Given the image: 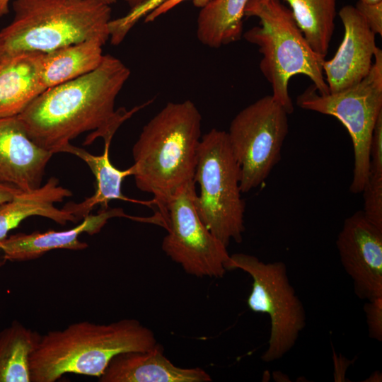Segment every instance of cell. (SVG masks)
I'll use <instances>...</instances> for the list:
<instances>
[{
    "instance_id": "6da1fadb",
    "label": "cell",
    "mask_w": 382,
    "mask_h": 382,
    "mask_svg": "<svg viewBox=\"0 0 382 382\" xmlns=\"http://www.w3.org/2000/svg\"><path fill=\"white\" fill-rule=\"evenodd\" d=\"M130 74L120 59L104 54L95 70L45 90L18 117L30 138L52 154L61 152L86 132L93 131L84 145L98 137H113L125 120L149 103L129 111L115 110L116 98Z\"/></svg>"
},
{
    "instance_id": "7a4b0ae2",
    "label": "cell",
    "mask_w": 382,
    "mask_h": 382,
    "mask_svg": "<svg viewBox=\"0 0 382 382\" xmlns=\"http://www.w3.org/2000/svg\"><path fill=\"white\" fill-rule=\"evenodd\" d=\"M202 115L190 100L168 102L142 128L132 148L137 187L152 194L163 218L175 192L194 180Z\"/></svg>"
},
{
    "instance_id": "3957f363",
    "label": "cell",
    "mask_w": 382,
    "mask_h": 382,
    "mask_svg": "<svg viewBox=\"0 0 382 382\" xmlns=\"http://www.w3.org/2000/svg\"><path fill=\"white\" fill-rule=\"evenodd\" d=\"M157 343L152 330L135 319L74 323L41 335L30 357L31 382H55L66 374L99 378L117 354L145 351Z\"/></svg>"
},
{
    "instance_id": "277c9868",
    "label": "cell",
    "mask_w": 382,
    "mask_h": 382,
    "mask_svg": "<svg viewBox=\"0 0 382 382\" xmlns=\"http://www.w3.org/2000/svg\"><path fill=\"white\" fill-rule=\"evenodd\" d=\"M12 7L13 18L0 31L4 57L110 38V6L96 0H15Z\"/></svg>"
},
{
    "instance_id": "5b68a950",
    "label": "cell",
    "mask_w": 382,
    "mask_h": 382,
    "mask_svg": "<svg viewBox=\"0 0 382 382\" xmlns=\"http://www.w3.org/2000/svg\"><path fill=\"white\" fill-rule=\"evenodd\" d=\"M245 16L260 20V25L243 37L258 47L262 55L260 69L272 87L271 96L289 115L294 111L289 92L293 76L303 74L319 93H329L322 66L325 57L312 50L291 9L281 0H248Z\"/></svg>"
},
{
    "instance_id": "8992f818",
    "label": "cell",
    "mask_w": 382,
    "mask_h": 382,
    "mask_svg": "<svg viewBox=\"0 0 382 382\" xmlns=\"http://www.w3.org/2000/svg\"><path fill=\"white\" fill-rule=\"evenodd\" d=\"M194 180L199 187L194 204L202 223L226 247L231 241L241 243L245 203L226 132L213 128L201 137Z\"/></svg>"
},
{
    "instance_id": "52a82bcc",
    "label": "cell",
    "mask_w": 382,
    "mask_h": 382,
    "mask_svg": "<svg viewBox=\"0 0 382 382\" xmlns=\"http://www.w3.org/2000/svg\"><path fill=\"white\" fill-rule=\"evenodd\" d=\"M297 105L337 118L353 145L354 170L349 191L361 193L366 183L374 129L382 113V50L376 47L371 69L358 83L336 93L320 94L313 85L297 97Z\"/></svg>"
},
{
    "instance_id": "ba28073f",
    "label": "cell",
    "mask_w": 382,
    "mask_h": 382,
    "mask_svg": "<svg viewBox=\"0 0 382 382\" xmlns=\"http://www.w3.org/2000/svg\"><path fill=\"white\" fill-rule=\"evenodd\" d=\"M236 269L253 279L248 308L270 318L268 347L261 359L267 363L279 359L295 345L306 324L304 307L289 282L286 267L282 261L265 263L252 255L234 253L226 270Z\"/></svg>"
},
{
    "instance_id": "9c48e42d",
    "label": "cell",
    "mask_w": 382,
    "mask_h": 382,
    "mask_svg": "<svg viewBox=\"0 0 382 382\" xmlns=\"http://www.w3.org/2000/svg\"><path fill=\"white\" fill-rule=\"evenodd\" d=\"M288 112L270 96L241 110L227 132L240 166V188L248 192L260 185L281 158L289 132Z\"/></svg>"
},
{
    "instance_id": "30bf717a",
    "label": "cell",
    "mask_w": 382,
    "mask_h": 382,
    "mask_svg": "<svg viewBox=\"0 0 382 382\" xmlns=\"http://www.w3.org/2000/svg\"><path fill=\"white\" fill-rule=\"evenodd\" d=\"M195 182L180 187L166 204L168 233L161 248L187 274L197 277L221 278L230 255L226 247L205 226L195 209Z\"/></svg>"
},
{
    "instance_id": "8fae6325",
    "label": "cell",
    "mask_w": 382,
    "mask_h": 382,
    "mask_svg": "<svg viewBox=\"0 0 382 382\" xmlns=\"http://www.w3.org/2000/svg\"><path fill=\"white\" fill-rule=\"evenodd\" d=\"M336 245L356 296L362 300L382 296V229L357 211L344 221Z\"/></svg>"
},
{
    "instance_id": "7c38bea8",
    "label": "cell",
    "mask_w": 382,
    "mask_h": 382,
    "mask_svg": "<svg viewBox=\"0 0 382 382\" xmlns=\"http://www.w3.org/2000/svg\"><path fill=\"white\" fill-rule=\"evenodd\" d=\"M338 15L344 35L335 56L323 62V71L329 93L352 86L369 73L377 46L376 35L354 6L347 5Z\"/></svg>"
},
{
    "instance_id": "4fadbf2b",
    "label": "cell",
    "mask_w": 382,
    "mask_h": 382,
    "mask_svg": "<svg viewBox=\"0 0 382 382\" xmlns=\"http://www.w3.org/2000/svg\"><path fill=\"white\" fill-rule=\"evenodd\" d=\"M52 152L36 144L18 116L0 118V183L21 191L42 185Z\"/></svg>"
},
{
    "instance_id": "5bb4252c",
    "label": "cell",
    "mask_w": 382,
    "mask_h": 382,
    "mask_svg": "<svg viewBox=\"0 0 382 382\" xmlns=\"http://www.w3.org/2000/svg\"><path fill=\"white\" fill-rule=\"evenodd\" d=\"M114 217L141 220V217L126 214L122 208L101 209L96 214H90L82 219L81 224L68 230L11 235L0 241L4 261H28L56 249L84 250L88 245L79 239V236L83 233L89 235L99 233L108 220Z\"/></svg>"
},
{
    "instance_id": "9a60e30c",
    "label": "cell",
    "mask_w": 382,
    "mask_h": 382,
    "mask_svg": "<svg viewBox=\"0 0 382 382\" xmlns=\"http://www.w3.org/2000/svg\"><path fill=\"white\" fill-rule=\"evenodd\" d=\"M100 382H209L210 375L199 367L174 365L158 342L145 351L126 352L115 356Z\"/></svg>"
},
{
    "instance_id": "2e32d148",
    "label": "cell",
    "mask_w": 382,
    "mask_h": 382,
    "mask_svg": "<svg viewBox=\"0 0 382 382\" xmlns=\"http://www.w3.org/2000/svg\"><path fill=\"white\" fill-rule=\"evenodd\" d=\"M43 52L18 53L0 64V118L18 116L42 92Z\"/></svg>"
},
{
    "instance_id": "e0dca14e",
    "label": "cell",
    "mask_w": 382,
    "mask_h": 382,
    "mask_svg": "<svg viewBox=\"0 0 382 382\" xmlns=\"http://www.w3.org/2000/svg\"><path fill=\"white\" fill-rule=\"evenodd\" d=\"M112 137L104 139L105 146L102 155H93L83 148L75 146L71 143L64 147L61 152L73 154L83 160L89 167L96 179V191L94 194L83 201L66 204L63 209L73 214L78 221L89 215L93 208L100 205L102 209L108 208L111 200L120 199L131 202H137L145 205L153 204L149 202L138 201L129 198L122 192V185L124 180L132 175L130 166L126 170H120L111 163L109 157V149Z\"/></svg>"
},
{
    "instance_id": "ac0fdd59",
    "label": "cell",
    "mask_w": 382,
    "mask_h": 382,
    "mask_svg": "<svg viewBox=\"0 0 382 382\" xmlns=\"http://www.w3.org/2000/svg\"><path fill=\"white\" fill-rule=\"evenodd\" d=\"M72 195L70 190L59 185L51 177L44 185L30 191H21L12 199L0 205V241L8 236L10 231L17 228L25 219L40 216L65 225L76 223V218L54 204Z\"/></svg>"
},
{
    "instance_id": "d6986e66",
    "label": "cell",
    "mask_w": 382,
    "mask_h": 382,
    "mask_svg": "<svg viewBox=\"0 0 382 382\" xmlns=\"http://www.w3.org/2000/svg\"><path fill=\"white\" fill-rule=\"evenodd\" d=\"M89 39L42 54L41 82L44 91L95 70L102 62L103 46Z\"/></svg>"
},
{
    "instance_id": "ffe728a7",
    "label": "cell",
    "mask_w": 382,
    "mask_h": 382,
    "mask_svg": "<svg viewBox=\"0 0 382 382\" xmlns=\"http://www.w3.org/2000/svg\"><path fill=\"white\" fill-rule=\"evenodd\" d=\"M248 0H214L200 9L197 37L204 45L217 49L238 41L243 34V17Z\"/></svg>"
},
{
    "instance_id": "44dd1931",
    "label": "cell",
    "mask_w": 382,
    "mask_h": 382,
    "mask_svg": "<svg viewBox=\"0 0 382 382\" xmlns=\"http://www.w3.org/2000/svg\"><path fill=\"white\" fill-rule=\"evenodd\" d=\"M40 338L17 320L0 332V382H31L30 357Z\"/></svg>"
},
{
    "instance_id": "7402d4cb",
    "label": "cell",
    "mask_w": 382,
    "mask_h": 382,
    "mask_svg": "<svg viewBox=\"0 0 382 382\" xmlns=\"http://www.w3.org/2000/svg\"><path fill=\"white\" fill-rule=\"evenodd\" d=\"M312 50L325 57L335 30L337 0H284Z\"/></svg>"
},
{
    "instance_id": "603a6c76",
    "label": "cell",
    "mask_w": 382,
    "mask_h": 382,
    "mask_svg": "<svg viewBox=\"0 0 382 382\" xmlns=\"http://www.w3.org/2000/svg\"><path fill=\"white\" fill-rule=\"evenodd\" d=\"M369 171L362 191L366 219L382 229V140L372 139L370 147Z\"/></svg>"
},
{
    "instance_id": "cb8c5ba5",
    "label": "cell",
    "mask_w": 382,
    "mask_h": 382,
    "mask_svg": "<svg viewBox=\"0 0 382 382\" xmlns=\"http://www.w3.org/2000/svg\"><path fill=\"white\" fill-rule=\"evenodd\" d=\"M168 0H148L129 10L125 16L111 19L109 23L110 41L113 45H120L129 31L142 18Z\"/></svg>"
},
{
    "instance_id": "d4e9b609",
    "label": "cell",
    "mask_w": 382,
    "mask_h": 382,
    "mask_svg": "<svg viewBox=\"0 0 382 382\" xmlns=\"http://www.w3.org/2000/svg\"><path fill=\"white\" fill-rule=\"evenodd\" d=\"M369 336L382 341V296L374 297L364 303Z\"/></svg>"
},
{
    "instance_id": "484cf974",
    "label": "cell",
    "mask_w": 382,
    "mask_h": 382,
    "mask_svg": "<svg viewBox=\"0 0 382 382\" xmlns=\"http://www.w3.org/2000/svg\"><path fill=\"white\" fill-rule=\"evenodd\" d=\"M355 8L362 16L371 30L376 35H382V1L366 4L358 1Z\"/></svg>"
},
{
    "instance_id": "4316f807",
    "label": "cell",
    "mask_w": 382,
    "mask_h": 382,
    "mask_svg": "<svg viewBox=\"0 0 382 382\" xmlns=\"http://www.w3.org/2000/svg\"><path fill=\"white\" fill-rule=\"evenodd\" d=\"M187 1V0H168L163 4L160 5L158 7L155 8L151 13L144 18V23H151L154 21L159 16L165 14L174 7H175L179 4ZM214 0H192L193 4L195 7L199 8L200 9L207 6Z\"/></svg>"
},
{
    "instance_id": "83f0119b",
    "label": "cell",
    "mask_w": 382,
    "mask_h": 382,
    "mask_svg": "<svg viewBox=\"0 0 382 382\" xmlns=\"http://www.w3.org/2000/svg\"><path fill=\"white\" fill-rule=\"evenodd\" d=\"M20 192L15 187L0 183V205L12 199Z\"/></svg>"
},
{
    "instance_id": "f1b7e54d",
    "label": "cell",
    "mask_w": 382,
    "mask_h": 382,
    "mask_svg": "<svg viewBox=\"0 0 382 382\" xmlns=\"http://www.w3.org/2000/svg\"><path fill=\"white\" fill-rule=\"evenodd\" d=\"M10 0H0V17L9 13Z\"/></svg>"
},
{
    "instance_id": "f546056e",
    "label": "cell",
    "mask_w": 382,
    "mask_h": 382,
    "mask_svg": "<svg viewBox=\"0 0 382 382\" xmlns=\"http://www.w3.org/2000/svg\"><path fill=\"white\" fill-rule=\"evenodd\" d=\"M130 8V9L134 8L139 5L144 4L148 0H123Z\"/></svg>"
},
{
    "instance_id": "4dcf8cb0",
    "label": "cell",
    "mask_w": 382,
    "mask_h": 382,
    "mask_svg": "<svg viewBox=\"0 0 382 382\" xmlns=\"http://www.w3.org/2000/svg\"><path fill=\"white\" fill-rule=\"evenodd\" d=\"M4 52L2 41H1V35H0V64L2 62V60L4 59Z\"/></svg>"
},
{
    "instance_id": "1f68e13d",
    "label": "cell",
    "mask_w": 382,
    "mask_h": 382,
    "mask_svg": "<svg viewBox=\"0 0 382 382\" xmlns=\"http://www.w3.org/2000/svg\"><path fill=\"white\" fill-rule=\"evenodd\" d=\"M98 1H100L103 4H107V5H112L113 4H115L117 0H96Z\"/></svg>"
},
{
    "instance_id": "d6a6232c",
    "label": "cell",
    "mask_w": 382,
    "mask_h": 382,
    "mask_svg": "<svg viewBox=\"0 0 382 382\" xmlns=\"http://www.w3.org/2000/svg\"><path fill=\"white\" fill-rule=\"evenodd\" d=\"M359 1L366 3V4H376V3L382 1V0H359Z\"/></svg>"
}]
</instances>
